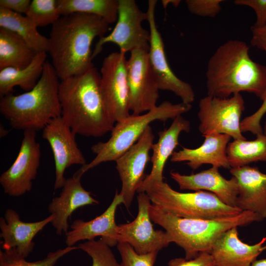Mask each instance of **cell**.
<instances>
[{"label":"cell","instance_id":"d590c367","mask_svg":"<svg viewBox=\"0 0 266 266\" xmlns=\"http://www.w3.org/2000/svg\"><path fill=\"white\" fill-rule=\"evenodd\" d=\"M234 3L248 6L254 10L256 20L253 27L259 28L266 25V0H235Z\"/></svg>","mask_w":266,"mask_h":266},{"label":"cell","instance_id":"f546056e","mask_svg":"<svg viewBox=\"0 0 266 266\" xmlns=\"http://www.w3.org/2000/svg\"><path fill=\"white\" fill-rule=\"evenodd\" d=\"M78 249L75 246H67L64 249L51 252L42 260L33 262L26 261L20 255L15 248L0 251V266H55L62 257Z\"/></svg>","mask_w":266,"mask_h":266},{"label":"cell","instance_id":"f35d334b","mask_svg":"<svg viewBox=\"0 0 266 266\" xmlns=\"http://www.w3.org/2000/svg\"><path fill=\"white\" fill-rule=\"evenodd\" d=\"M252 37L251 44L260 50L264 51L266 54V25L262 28H251Z\"/></svg>","mask_w":266,"mask_h":266},{"label":"cell","instance_id":"1f68e13d","mask_svg":"<svg viewBox=\"0 0 266 266\" xmlns=\"http://www.w3.org/2000/svg\"><path fill=\"white\" fill-rule=\"evenodd\" d=\"M77 247L92 258V266H122L117 262L110 246L101 238L87 240Z\"/></svg>","mask_w":266,"mask_h":266},{"label":"cell","instance_id":"5b68a950","mask_svg":"<svg viewBox=\"0 0 266 266\" xmlns=\"http://www.w3.org/2000/svg\"><path fill=\"white\" fill-rule=\"evenodd\" d=\"M59 79L51 63L47 61L40 79L32 90L1 98L0 113L13 129L43 130L51 121L61 116Z\"/></svg>","mask_w":266,"mask_h":266},{"label":"cell","instance_id":"52a82bcc","mask_svg":"<svg viewBox=\"0 0 266 266\" xmlns=\"http://www.w3.org/2000/svg\"><path fill=\"white\" fill-rule=\"evenodd\" d=\"M136 192H145L153 204L181 218L215 219L234 216L242 211L227 205L212 193L205 191L181 193L164 181L140 185Z\"/></svg>","mask_w":266,"mask_h":266},{"label":"cell","instance_id":"3957f363","mask_svg":"<svg viewBox=\"0 0 266 266\" xmlns=\"http://www.w3.org/2000/svg\"><path fill=\"white\" fill-rule=\"evenodd\" d=\"M61 117L76 135L101 137L115 123L104 105L100 73L94 66L85 72L60 80Z\"/></svg>","mask_w":266,"mask_h":266},{"label":"cell","instance_id":"d6986e66","mask_svg":"<svg viewBox=\"0 0 266 266\" xmlns=\"http://www.w3.org/2000/svg\"><path fill=\"white\" fill-rule=\"evenodd\" d=\"M81 178L74 174L71 177L66 179L60 195L54 198L48 205L49 212L55 216L51 223L58 235L67 233L68 218L75 210L86 205L99 203L92 197L91 192L82 187Z\"/></svg>","mask_w":266,"mask_h":266},{"label":"cell","instance_id":"e575fe53","mask_svg":"<svg viewBox=\"0 0 266 266\" xmlns=\"http://www.w3.org/2000/svg\"><path fill=\"white\" fill-rule=\"evenodd\" d=\"M261 100L262 103L260 107L252 114L241 120L240 130L242 133L248 132L256 136L264 133L261 122L266 114V90Z\"/></svg>","mask_w":266,"mask_h":266},{"label":"cell","instance_id":"ac0fdd59","mask_svg":"<svg viewBox=\"0 0 266 266\" xmlns=\"http://www.w3.org/2000/svg\"><path fill=\"white\" fill-rule=\"evenodd\" d=\"M170 174L181 190L209 192L227 205L236 207L238 194L237 181L233 176L230 179H226L219 172L218 167L212 166L190 175H183L175 171H171Z\"/></svg>","mask_w":266,"mask_h":266},{"label":"cell","instance_id":"7a4b0ae2","mask_svg":"<svg viewBox=\"0 0 266 266\" xmlns=\"http://www.w3.org/2000/svg\"><path fill=\"white\" fill-rule=\"evenodd\" d=\"M249 49L245 42L237 39L217 48L207 65L208 96L226 98L246 92L261 99L266 90V66L254 61Z\"/></svg>","mask_w":266,"mask_h":266},{"label":"cell","instance_id":"74e56055","mask_svg":"<svg viewBox=\"0 0 266 266\" xmlns=\"http://www.w3.org/2000/svg\"><path fill=\"white\" fill-rule=\"evenodd\" d=\"M31 2L30 0H0V8L17 13L26 14Z\"/></svg>","mask_w":266,"mask_h":266},{"label":"cell","instance_id":"60d3db41","mask_svg":"<svg viewBox=\"0 0 266 266\" xmlns=\"http://www.w3.org/2000/svg\"><path fill=\"white\" fill-rule=\"evenodd\" d=\"M250 266H266V258L255 260Z\"/></svg>","mask_w":266,"mask_h":266},{"label":"cell","instance_id":"d4e9b609","mask_svg":"<svg viewBox=\"0 0 266 266\" xmlns=\"http://www.w3.org/2000/svg\"><path fill=\"white\" fill-rule=\"evenodd\" d=\"M46 58V52L37 53L32 63L25 68L6 67L0 70V98L12 93L16 86L26 92L32 90L42 75Z\"/></svg>","mask_w":266,"mask_h":266},{"label":"cell","instance_id":"ab89813d","mask_svg":"<svg viewBox=\"0 0 266 266\" xmlns=\"http://www.w3.org/2000/svg\"><path fill=\"white\" fill-rule=\"evenodd\" d=\"M181 2L179 0H162V4L164 8H166L168 4H171L174 7H177L179 5Z\"/></svg>","mask_w":266,"mask_h":266},{"label":"cell","instance_id":"484cf974","mask_svg":"<svg viewBox=\"0 0 266 266\" xmlns=\"http://www.w3.org/2000/svg\"><path fill=\"white\" fill-rule=\"evenodd\" d=\"M37 53L17 34L0 28V70L6 67L25 68Z\"/></svg>","mask_w":266,"mask_h":266},{"label":"cell","instance_id":"9c48e42d","mask_svg":"<svg viewBox=\"0 0 266 266\" xmlns=\"http://www.w3.org/2000/svg\"><path fill=\"white\" fill-rule=\"evenodd\" d=\"M146 12L138 7L134 0H118L116 24L112 32L99 39L92 52L93 59L107 43L117 45L120 51L126 54L139 48L149 49L150 33L144 29L142 23L147 20Z\"/></svg>","mask_w":266,"mask_h":266},{"label":"cell","instance_id":"4dcf8cb0","mask_svg":"<svg viewBox=\"0 0 266 266\" xmlns=\"http://www.w3.org/2000/svg\"><path fill=\"white\" fill-rule=\"evenodd\" d=\"M25 14L37 27L53 25L61 16L57 0H33Z\"/></svg>","mask_w":266,"mask_h":266},{"label":"cell","instance_id":"4316f807","mask_svg":"<svg viewBox=\"0 0 266 266\" xmlns=\"http://www.w3.org/2000/svg\"><path fill=\"white\" fill-rule=\"evenodd\" d=\"M0 28L17 34L37 53L48 52V38L38 31L27 16L0 8Z\"/></svg>","mask_w":266,"mask_h":266},{"label":"cell","instance_id":"30bf717a","mask_svg":"<svg viewBox=\"0 0 266 266\" xmlns=\"http://www.w3.org/2000/svg\"><path fill=\"white\" fill-rule=\"evenodd\" d=\"M126 54L112 52L105 57L100 71V89L106 110L114 123L130 114Z\"/></svg>","mask_w":266,"mask_h":266},{"label":"cell","instance_id":"ffe728a7","mask_svg":"<svg viewBox=\"0 0 266 266\" xmlns=\"http://www.w3.org/2000/svg\"><path fill=\"white\" fill-rule=\"evenodd\" d=\"M123 202V198L117 190L111 203L101 215L89 221L74 220L70 226L71 230L66 234L67 246H73L80 240H90L97 236H101L110 247L117 245L115 216L117 206Z\"/></svg>","mask_w":266,"mask_h":266},{"label":"cell","instance_id":"8fae6325","mask_svg":"<svg viewBox=\"0 0 266 266\" xmlns=\"http://www.w3.org/2000/svg\"><path fill=\"white\" fill-rule=\"evenodd\" d=\"M149 49L132 50L127 61L129 109L134 115L155 107L159 98V88L150 65Z\"/></svg>","mask_w":266,"mask_h":266},{"label":"cell","instance_id":"836d02e7","mask_svg":"<svg viewBox=\"0 0 266 266\" xmlns=\"http://www.w3.org/2000/svg\"><path fill=\"white\" fill-rule=\"evenodd\" d=\"M223 0H186L189 11L193 14L201 17L213 18L221 10Z\"/></svg>","mask_w":266,"mask_h":266},{"label":"cell","instance_id":"8d00e7d4","mask_svg":"<svg viewBox=\"0 0 266 266\" xmlns=\"http://www.w3.org/2000/svg\"><path fill=\"white\" fill-rule=\"evenodd\" d=\"M168 266H214V262L209 253L203 252L191 260L181 258L172 259Z\"/></svg>","mask_w":266,"mask_h":266},{"label":"cell","instance_id":"cb8c5ba5","mask_svg":"<svg viewBox=\"0 0 266 266\" xmlns=\"http://www.w3.org/2000/svg\"><path fill=\"white\" fill-rule=\"evenodd\" d=\"M190 128V121L181 115L173 119L168 129L158 133V140L152 146L153 155L151 158L152 164L151 171L148 175L145 176L140 185L163 181V172L166 163L179 145L178 138L180 134L182 132L189 133Z\"/></svg>","mask_w":266,"mask_h":266},{"label":"cell","instance_id":"9a60e30c","mask_svg":"<svg viewBox=\"0 0 266 266\" xmlns=\"http://www.w3.org/2000/svg\"><path fill=\"white\" fill-rule=\"evenodd\" d=\"M154 135L149 126L138 140L116 161V168L122 181L120 194L123 203L129 208L135 193L145 176L146 166L151 160L149 155L154 144Z\"/></svg>","mask_w":266,"mask_h":266},{"label":"cell","instance_id":"277c9868","mask_svg":"<svg viewBox=\"0 0 266 266\" xmlns=\"http://www.w3.org/2000/svg\"><path fill=\"white\" fill-rule=\"evenodd\" d=\"M149 213L153 222L163 227L170 242L181 247L185 259L191 260L203 252H210L216 241L229 230L264 220L252 212L215 219H189L173 216L151 204Z\"/></svg>","mask_w":266,"mask_h":266},{"label":"cell","instance_id":"b9f144b4","mask_svg":"<svg viewBox=\"0 0 266 266\" xmlns=\"http://www.w3.org/2000/svg\"><path fill=\"white\" fill-rule=\"evenodd\" d=\"M263 133L265 134L266 135V121L265 122V126H264V129H263Z\"/></svg>","mask_w":266,"mask_h":266},{"label":"cell","instance_id":"2e32d148","mask_svg":"<svg viewBox=\"0 0 266 266\" xmlns=\"http://www.w3.org/2000/svg\"><path fill=\"white\" fill-rule=\"evenodd\" d=\"M42 137L52 149L55 166L54 189L62 188L66 180L64 173L73 165L86 164V159L78 147L76 134L61 116L51 121L42 130Z\"/></svg>","mask_w":266,"mask_h":266},{"label":"cell","instance_id":"f1b7e54d","mask_svg":"<svg viewBox=\"0 0 266 266\" xmlns=\"http://www.w3.org/2000/svg\"><path fill=\"white\" fill-rule=\"evenodd\" d=\"M61 16L81 13L99 16L109 24L116 22L118 0H57Z\"/></svg>","mask_w":266,"mask_h":266},{"label":"cell","instance_id":"83f0119b","mask_svg":"<svg viewBox=\"0 0 266 266\" xmlns=\"http://www.w3.org/2000/svg\"><path fill=\"white\" fill-rule=\"evenodd\" d=\"M254 140H233L227 148L231 168L248 166L257 162H266V135H258Z\"/></svg>","mask_w":266,"mask_h":266},{"label":"cell","instance_id":"7c38bea8","mask_svg":"<svg viewBox=\"0 0 266 266\" xmlns=\"http://www.w3.org/2000/svg\"><path fill=\"white\" fill-rule=\"evenodd\" d=\"M157 0H149L146 11L150 40L149 58L151 68L159 90L174 93L182 102L191 104L195 100V93L191 85L180 78L173 72L166 59L165 46L159 32L155 18Z\"/></svg>","mask_w":266,"mask_h":266},{"label":"cell","instance_id":"6da1fadb","mask_svg":"<svg viewBox=\"0 0 266 266\" xmlns=\"http://www.w3.org/2000/svg\"><path fill=\"white\" fill-rule=\"evenodd\" d=\"M109 25L99 16L81 13L61 16L52 25L48 53L60 80L94 66L92 43L96 37L105 35Z\"/></svg>","mask_w":266,"mask_h":266},{"label":"cell","instance_id":"5bb4252c","mask_svg":"<svg viewBox=\"0 0 266 266\" xmlns=\"http://www.w3.org/2000/svg\"><path fill=\"white\" fill-rule=\"evenodd\" d=\"M138 212L132 222L117 225L116 241L129 243L139 254L158 252L171 242L165 232L155 230L150 218V200L145 192L137 197Z\"/></svg>","mask_w":266,"mask_h":266},{"label":"cell","instance_id":"603a6c76","mask_svg":"<svg viewBox=\"0 0 266 266\" xmlns=\"http://www.w3.org/2000/svg\"><path fill=\"white\" fill-rule=\"evenodd\" d=\"M203 136L204 141L200 146L195 149L183 147L178 151H174L170 157V161L187 162L186 164L193 170L205 164L230 169L227 148L231 137L218 133H212Z\"/></svg>","mask_w":266,"mask_h":266},{"label":"cell","instance_id":"e0dca14e","mask_svg":"<svg viewBox=\"0 0 266 266\" xmlns=\"http://www.w3.org/2000/svg\"><path fill=\"white\" fill-rule=\"evenodd\" d=\"M4 217L0 218V237L2 250L15 248L17 252L26 258L33 251L34 236L55 218L50 214L45 219L34 222L21 220L19 214L14 209L6 210Z\"/></svg>","mask_w":266,"mask_h":266},{"label":"cell","instance_id":"7402d4cb","mask_svg":"<svg viewBox=\"0 0 266 266\" xmlns=\"http://www.w3.org/2000/svg\"><path fill=\"white\" fill-rule=\"evenodd\" d=\"M237 228L229 230L214 243L210 252L214 266H250L263 251L266 236L249 245L239 239Z\"/></svg>","mask_w":266,"mask_h":266},{"label":"cell","instance_id":"ba28073f","mask_svg":"<svg viewBox=\"0 0 266 266\" xmlns=\"http://www.w3.org/2000/svg\"><path fill=\"white\" fill-rule=\"evenodd\" d=\"M199 130L202 136L225 134L233 140L246 139L240 130L241 116L245 109L241 94L221 98L207 95L199 103Z\"/></svg>","mask_w":266,"mask_h":266},{"label":"cell","instance_id":"4fadbf2b","mask_svg":"<svg viewBox=\"0 0 266 266\" xmlns=\"http://www.w3.org/2000/svg\"><path fill=\"white\" fill-rule=\"evenodd\" d=\"M36 132L24 131L20 149L11 166L0 176L4 192L11 197H20L30 191L40 165V144L36 140Z\"/></svg>","mask_w":266,"mask_h":266},{"label":"cell","instance_id":"d6a6232c","mask_svg":"<svg viewBox=\"0 0 266 266\" xmlns=\"http://www.w3.org/2000/svg\"><path fill=\"white\" fill-rule=\"evenodd\" d=\"M117 245L122 258V266H153L158 253L139 254L128 243L119 242Z\"/></svg>","mask_w":266,"mask_h":266},{"label":"cell","instance_id":"7bdbcfd3","mask_svg":"<svg viewBox=\"0 0 266 266\" xmlns=\"http://www.w3.org/2000/svg\"><path fill=\"white\" fill-rule=\"evenodd\" d=\"M266 249V244L265 245L263 246V247H262L263 251H264Z\"/></svg>","mask_w":266,"mask_h":266},{"label":"cell","instance_id":"8992f818","mask_svg":"<svg viewBox=\"0 0 266 266\" xmlns=\"http://www.w3.org/2000/svg\"><path fill=\"white\" fill-rule=\"evenodd\" d=\"M191 108V104L183 102L173 104L164 101L145 114H132L116 123L107 141L99 142L92 146L95 158L90 163L81 166L75 173L82 177L87 171L102 163L115 161L138 140L151 123L173 120L188 112Z\"/></svg>","mask_w":266,"mask_h":266},{"label":"cell","instance_id":"44dd1931","mask_svg":"<svg viewBox=\"0 0 266 266\" xmlns=\"http://www.w3.org/2000/svg\"><path fill=\"white\" fill-rule=\"evenodd\" d=\"M230 172L238 185L236 207L266 219V174L249 165L231 168Z\"/></svg>","mask_w":266,"mask_h":266}]
</instances>
